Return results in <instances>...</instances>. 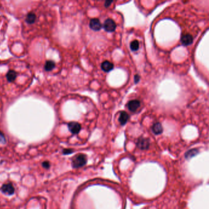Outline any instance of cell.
<instances>
[{
  "mask_svg": "<svg viewBox=\"0 0 209 209\" xmlns=\"http://www.w3.org/2000/svg\"><path fill=\"white\" fill-rule=\"evenodd\" d=\"M152 130L155 134L158 135V134H161L162 132L163 128H162L161 124L159 122H157V123H154L153 125L152 126Z\"/></svg>",
  "mask_w": 209,
  "mask_h": 209,
  "instance_id": "obj_11",
  "label": "cell"
},
{
  "mask_svg": "<svg viewBox=\"0 0 209 209\" xmlns=\"http://www.w3.org/2000/svg\"><path fill=\"white\" fill-rule=\"evenodd\" d=\"M112 2H111V1H106L105 2V7H107V6H109V5H110V4H111Z\"/></svg>",
  "mask_w": 209,
  "mask_h": 209,
  "instance_id": "obj_21",
  "label": "cell"
},
{
  "mask_svg": "<svg viewBox=\"0 0 209 209\" xmlns=\"http://www.w3.org/2000/svg\"><path fill=\"white\" fill-rule=\"evenodd\" d=\"M90 28L93 31H100L102 28V25L98 19H92L90 22Z\"/></svg>",
  "mask_w": 209,
  "mask_h": 209,
  "instance_id": "obj_6",
  "label": "cell"
},
{
  "mask_svg": "<svg viewBox=\"0 0 209 209\" xmlns=\"http://www.w3.org/2000/svg\"><path fill=\"white\" fill-rule=\"evenodd\" d=\"M193 42V38L191 34H186L182 36L181 38V42L183 46H189Z\"/></svg>",
  "mask_w": 209,
  "mask_h": 209,
  "instance_id": "obj_8",
  "label": "cell"
},
{
  "mask_svg": "<svg viewBox=\"0 0 209 209\" xmlns=\"http://www.w3.org/2000/svg\"><path fill=\"white\" fill-rule=\"evenodd\" d=\"M0 142H1L2 144L6 143V139L4 135L1 131H0Z\"/></svg>",
  "mask_w": 209,
  "mask_h": 209,
  "instance_id": "obj_18",
  "label": "cell"
},
{
  "mask_svg": "<svg viewBox=\"0 0 209 209\" xmlns=\"http://www.w3.org/2000/svg\"><path fill=\"white\" fill-rule=\"evenodd\" d=\"M68 127L69 131L73 134H78L81 130V125L76 122H71L69 123Z\"/></svg>",
  "mask_w": 209,
  "mask_h": 209,
  "instance_id": "obj_5",
  "label": "cell"
},
{
  "mask_svg": "<svg viewBox=\"0 0 209 209\" xmlns=\"http://www.w3.org/2000/svg\"><path fill=\"white\" fill-rule=\"evenodd\" d=\"M140 80V76L138 74H136L134 76V82L135 83H137Z\"/></svg>",
  "mask_w": 209,
  "mask_h": 209,
  "instance_id": "obj_20",
  "label": "cell"
},
{
  "mask_svg": "<svg viewBox=\"0 0 209 209\" xmlns=\"http://www.w3.org/2000/svg\"><path fill=\"white\" fill-rule=\"evenodd\" d=\"M87 158L84 154H78L72 159V166L74 169H77L85 166L87 163Z\"/></svg>",
  "mask_w": 209,
  "mask_h": 209,
  "instance_id": "obj_1",
  "label": "cell"
},
{
  "mask_svg": "<svg viewBox=\"0 0 209 209\" xmlns=\"http://www.w3.org/2000/svg\"><path fill=\"white\" fill-rule=\"evenodd\" d=\"M136 145L139 149L141 150H146L149 148L150 141L148 139L141 137L138 139L136 142Z\"/></svg>",
  "mask_w": 209,
  "mask_h": 209,
  "instance_id": "obj_3",
  "label": "cell"
},
{
  "mask_svg": "<svg viewBox=\"0 0 209 209\" xmlns=\"http://www.w3.org/2000/svg\"><path fill=\"white\" fill-rule=\"evenodd\" d=\"M198 150L197 149H191L190 150H189L188 152H187L185 154V158L188 159L190 158H192L195 155H196V154L198 153Z\"/></svg>",
  "mask_w": 209,
  "mask_h": 209,
  "instance_id": "obj_15",
  "label": "cell"
},
{
  "mask_svg": "<svg viewBox=\"0 0 209 209\" xmlns=\"http://www.w3.org/2000/svg\"><path fill=\"white\" fill-rule=\"evenodd\" d=\"M113 64L109 61H105L101 64V69L106 73L110 72L113 69Z\"/></svg>",
  "mask_w": 209,
  "mask_h": 209,
  "instance_id": "obj_10",
  "label": "cell"
},
{
  "mask_svg": "<svg viewBox=\"0 0 209 209\" xmlns=\"http://www.w3.org/2000/svg\"><path fill=\"white\" fill-rule=\"evenodd\" d=\"M130 48L132 51H137L139 48V42L137 40L132 41L130 44Z\"/></svg>",
  "mask_w": 209,
  "mask_h": 209,
  "instance_id": "obj_16",
  "label": "cell"
},
{
  "mask_svg": "<svg viewBox=\"0 0 209 209\" xmlns=\"http://www.w3.org/2000/svg\"><path fill=\"white\" fill-rule=\"evenodd\" d=\"M25 20H26V22L29 24H34L35 20H36V15L33 12L29 13L26 16Z\"/></svg>",
  "mask_w": 209,
  "mask_h": 209,
  "instance_id": "obj_14",
  "label": "cell"
},
{
  "mask_svg": "<svg viewBox=\"0 0 209 209\" xmlns=\"http://www.w3.org/2000/svg\"><path fill=\"white\" fill-rule=\"evenodd\" d=\"M140 105V103L139 101L131 100L128 104V107L130 111L134 112H136L138 109Z\"/></svg>",
  "mask_w": 209,
  "mask_h": 209,
  "instance_id": "obj_9",
  "label": "cell"
},
{
  "mask_svg": "<svg viewBox=\"0 0 209 209\" xmlns=\"http://www.w3.org/2000/svg\"><path fill=\"white\" fill-rule=\"evenodd\" d=\"M17 78V73L14 71H9L6 74V78L9 82H14Z\"/></svg>",
  "mask_w": 209,
  "mask_h": 209,
  "instance_id": "obj_12",
  "label": "cell"
},
{
  "mask_svg": "<svg viewBox=\"0 0 209 209\" xmlns=\"http://www.w3.org/2000/svg\"><path fill=\"white\" fill-rule=\"evenodd\" d=\"M130 118V115L128 113L125 111H122L120 114V117L118 118V121L121 125H125L128 121Z\"/></svg>",
  "mask_w": 209,
  "mask_h": 209,
  "instance_id": "obj_7",
  "label": "cell"
},
{
  "mask_svg": "<svg viewBox=\"0 0 209 209\" xmlns=\"http://www.w3.org/2000/svg\"><path fill=\"white\" fill-rule=\"evenodd\" d=\"M73 152H74V151L72 149H64L63 150V155H65L71 154Z\"/></svg>",
  "mask_w": 209,
  "mask_h": 209,
  "instance_id": "obj_19",
  "label": "cell"
},
{
  "mask_svg": "<svg viewBox=\"0 0 209 209\" xmlns=\"http://www.w3.org/2000/svg\"><path fill=\"white\" fill-rule=\"evenodd\" d=\"M55 67V63L52 60L47 61L44 66V69L46 71H51Z\"/></svg>",
  "mask_w": 209,
  "mask_h": 209,
  "instance_id": "obj_13",
  "label": "cell"
},
{
  "mask_svg": "<svg viewBox=\"0 0 209 209\" xmlns=\"http://www.w3.org/2000/svg\"><path fill=\"white\" fill-rule=\"evenodd\" d=\"M0 190L3 194L8 196L13 195L15 193V188L12 183L4 184L1 186Z\"/></svg>",
  "mask_w": 209,
  "mask_h": 209,
  "instance_id": "obj_2",
  "label": "cell"
},
{
  "mask_svg": "<svg viewBox=\"0 0 209 209\" xmlns=\"http://www.w3.org/2000/svg\"><path fill=\"white\" fill-rule=\"evenodd\" d=\"M116 24L115 22L110 19H107L104 22V28L105 30L107 32H113L116 29Z\"/></svg>",
  "mask_w": 209,
  "mask_h": 209,
  "instance_id": "obj_4",
  "label": "cell"
},
{
  "mask_svg": "<svg viewBox=\"0 0 209 209\" xmlns=\"http://www.w3.org/2000/svg\"><path fill=\"white\" fill-rule=\"evenodd\" d=\"M42 166L44 168L46 169H49V167H51V164H50V162L47 161H44L42 163Z\"/></svg>",
  "mask_w": 209,
  "mask_h": 209,
  "instance_id": "obj_17",
  "label": "cell"
}]
</instances>
